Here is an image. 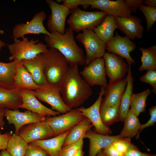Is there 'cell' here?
I'll return each mask as SVG.
<instances>
[{"mask_svg":"<svg viewBox=\"0 0 156 156\" xmlns=\"http://www.w3.org/2000/svg\"><path fill=\"white\" fill-rule=\"evenodd\" d=\"M58 86L63 100L70 108L82 105L92 94L90 86L81 76L78 65H69Z\"/></svg>","mask_w":156,"mask_h":156,"instance_id":"cell-1","label":"cell"},{"mask_svg":"<svg viewBox=\"0 0 156 156\" xmlns=\"http://www.w3.org/2000/svg\"><path fill=\"white\" fill-rule=\"evenodd\" d=\"M45 35L44 40L50 49L58 50L66 59L69 65H84L86 57L83 50L77 44L74 31L70 27L65 29L63 34L56 31Z\"/></svg>","mask_w":156,"mask_h":156,"instance_id":"cell-2","label":"cell"},{"mask_svg":"<svg viewBox=\"0 0 156 156\" xmlns=\"http://www.w3.org/2000/svg\"><path fill=\"white\" fill-rule=\"evenodd\" d=\"M42 55L44 60L43 71L47 83L58 86L68 69L67 61L55 49H48Z\"/></svg>","mask_w":156,"mask_h":156,"instance_id":"cell-3","label":"cell"},{"mask_svg":"<svg viewBox=\"0 0 156 156\" xmlns=\"http://www.w3.org/2000/svg\"><path fill=\"white\" fill-rule=\"evenodd\" d=\"M14 40L12 44L7 45L11 54L9 58L10 61L31 59L48 49L47 45L39 42L38 39L29 40L27 37H24L21 40L18 39Z\"/></svg>","mask_w":156,"mask_h":156,"instance_id":"cell-4","label":"cell"},{"mask_svg":"<svg viewBox=\"0 0 156 156\" xmlns=\"http://www.w3.org/2000/svg\"><path fill=\"white\" fill-rule=\"evenodd\" d=\"M70 14L67 22L69 27L76 32L86 29L93 30L108 14L102 11H86L78 7L71 11Z\"/></svg>","mask_w":156,"mask_h":156,"instance_id":"cell-5","label":"cell"},{"mask_svg":"<svg viewBox=\"0 0 156 156\" xmlns=\"http://www.w3.org/2000/svg\"><path fill=\"white\" fill-rule=\"evenodd\" d=\"M75 38L84 47L86 65L96 58L103 57L106 52V43L92 30H83L82 32L77 34Z\"/></svg>","mask_w":156,"mask_h":156,"instance_id":"cell-6","label":"cell"},{"mask_svg":"<svg viewBox=\"0 0 156 156\" xmlns=\"http://www.w3.org/2000/svg\"><path fill=\"white\" fill-rule=\"evenodd\" d=\"M31 91L37 99L50 105L53 110L64 114L72 109L63 100L57 85L48 83Z\"/></svg>","mask_w":156,"mask_h":156,"instance_id":"cell-7","label":"cell"},{"mask_svg":"<svg viewBox=\"0 0 156 156\" xmlns=\"http://www.w3.org/2000/svg\"><path fill=\"white\" fill-rule=\"evenodd\" d=\"M86 118L77 109H72L60 115L46 116L44 121L49 124L56 136L71 130Z\"/></svg>","mask_w":156,"mask_h":156,"instance_id":"cell-8","label":"cell"},{"mask_svg":"<svg viewBox=\"0 0 156 156\" xmlns=\"http://www.w3.org/2000/svg\"><path fill=\"white\" fill-rule=\"evenodd\" d=\"M46 18V13L41 11L36 13L29 21L25 23H21L16 25L12 30L14 39L23 38L28 34H42L50 35V32L46 29L43 24V22Z\"/></svg>","mask_w":156,"mask_h":156,"instance_id":"cell-9","label":"cell"},{"mask_svg":"<svg viewBox=\"0 0 156 156\" xmlns=\"http://www.w3.org/2000/svg\"><path fill=\"white\" fill-rule=\"evenodd\" d=\"M80 74L90 86H100L106 89L108 86L103 57L96 58L86 65Z\"/></svg>","mask_w":156,"mask_h":156,"instance_id":"cell-10","label":"cell"},{"mask_svg":"<svg viewBox=\"0 0 156 156\" xmlns=\"http://www.w3.org/2000/svg\"><path fill=\"white\" fill-rule=\"evenodd\" d=\"M49 7L51 14L48 17L47 25L51 32L56 31L63 34L65 31V22L71 11L63 4H60L53 0H46Z\"/></svg>","mask_w":156,"mask_h":156,"instance_id":"cell-11","label":"cell"},{"mask_svg":"<svg viewBox=\"0 0 156 156\" xmlns=\"http://www.w3.org/2000/svg\"><path fill=\"white\" fill-rule=\"evenodd\" d=\"M105 88L101 87L97 99L90 107L86 108L82 107L77 109L89 120L94 127L96 132L101 134L109 135L112 133V131L108 126L102 122L99 110L103 99V96L105 94Z\"/></svg>","mask_w":156,"mask_h":156,"instance_id":"cell-12","label":"cell"},{"mask_svg":"<svg viewBox=\"0 0 156 156\" xmlns=\"http://www.w3.org/2000/svg\"><path fill=\"white\" fill-rule=\"evenodd\" d=\"M103 58L109 83L123 79L127 73L128 64L122 57L112 53L105 52Z\"/></svg>","mask_w":156,"mask_h":156,"instance_id":"cell-13","label":"cell"},{"mask_svg":"<svg viewBox=\"0 0 156 156\" xmlns=\"http://www.w3.org/2000/svg\"><path fill=\"white\" fill-rule=\"evenodd\" d=\"M18 135L28 143L35 140L49 139L55 136L51 127L44 121L23 126L19 130Z\"/></svg>","mask_w":156,"mask_h":156,"instance_id":"cell-14","label":"cell"},{"mask_svg":"<svg viewBox=\"0 0 156 156\" xmlns=\"http://www.w3.org/2000/svg\"><path fill=\"white\" fill-rule=\"evenodd\" d=\"M5 116L8 123L14 125L15 128L14 133L17 135L23 126L31 123L43 121L46 117L27 110L24 112H21L18 109L13 110L5 108Z\"/></svg>","mask_w":156,"mask_h":156,"instance_id":"cell-15","label":"cell"},{"mask_svg":"<svg viewBox=\"0 0 156 156\" xmlns=\"http://www.w3.org/2000/svg\"><path fill=\"white\" fill-rule=\"evenodd\" d=\"M136 48L135 44L126 36L122 37L117 32L112 38L106 44V50L108 53H114L127 60L131 65L135 63L130 53Z\"/></svg>","mask_w":156,"mask_h":156,"instance_id":"cell-16","label":"cell"},{"mask_svg":"<svg viewBox=\"0 0 156 156\" xmlns=\"http://www.w3.org/2000/svg\"><path fill=\"white\" fill-rule=\"evenodd\" d=\"M91 9L106 12L115 18L128 17L131 14L124 0H91Z\"/></svg>","mask_w":156,"mask_h":156,"instance_id":"cell-17","label":"cell"},{"mask_svg":"<svg viewBox=\"0 0 156 156\" xmlns=\"http://www.w3.org/2000/svg\"><path fill=\"white\" fill-rule=\"evenodd\" d=\"M22 103L19 108L25 109L44 116H55L60 113L49 108L42 104L35 96L31 90H20Z\"/></svg>","mask_w":156,"mask_h":156,"instance_id":"cell-18","label":"cell"},{"mask_svg":"<svg viewBox=\"0 0 156 156\" xmlns=\"http://www.w3.org/2000/svg\"><path fill=\"white\" fill-rule=\"evenodd\" d=\"M117 28L130 40L142 38L144 28L141 25L142 20L131 15L128 17L115 18Z\"/></svg>","mask_w":156,"mask_h":156,"instance_id":"cell-19","label":"cell"},{"mask_svg":"<svg viewBox=\"0 0 156 156\" xmlns=\"http://www.w3.org/2000/svg\"><path fill=\"white\" fill-rule=\"evenodd\" d=\"M119 134L111 136L97 133L91 129L85 134L84 138L89 140V156H96L97 153L103 148L111 144L116 139L121 138Z\"/></svg>","mask_w":156,"mask_h":156,"instance_id":"cell-20","label":"cell"},{"mask_svg":"<svg viewBox=\"0 0 156 156\" xmlns=\"http://www.w3.org/2000/svg\"><path fill=\"white\" fill-rule=\"evenodd\" d=\"M21 61L37 85L40 86L48 83L43 71L44 60L42 53L38 54L31 59Z\"/></svg>","mask_w":156,"mask_h":156,"instance_id":"cell-21","label":"cell"},{"mask_svg":"<svg viewBox=\"0 0 156 156\" xmlns=\"http://www.w3.org/2000/svg\"><path fill=\"white\" fill-rule=\"evenodd\" d=\"M127 84L126 77L109 83L106 89L105 97L101 103L110 106L120 101Z\"/></svg>","mask_w":156,"mask_h":156,"instance_id":"cell-22","label":"cell"},{"mask_svg":"<svg viewBox=\"0 0 156 156\" xmlns=\"http://www.w3.org/2000/svg\"><path fill=\"white\" fill-rule=\"evenodd\" d=\"M14 80L15 88L19 90H34L39 87L21 61H19L17 64Z\"/></svg>","mask_w":156,"mask_h":156,"instance_id":"cell-23","label":"cell"},{"mask_svg":"<svg viewBox=\"0 0 156 156\" xmlns=\"http://www.w3.org/2000/svg\"><path fill=\"white\" fill-rule=\"evenodd\" d=\"M70 130L54 138L35 140L29 143L43 148L49 153L50 156H59L61 149Z\"/></svg>","mask_w":156,"mask_h":156,"instance_id":"cell-24","label":"cell"},{"mask_svg":"<svg viewBox=\"0 0 156 156\" xmlns=\"http://www.w3.org/2000/svg\"><path fill=\"white\" fill-rule=\"evenodd\" d=\"M22 103L20 90L8 89L0 86V107L17 110Z\"/></svg>","mask_w":156,"mask_h":156,"instance_id":"cell-25","label":"cell"},{"mask_svg":"<svg viewBox=\"0 0 156 156\" xmlns=\"http://www.w3.org/2000/svg\"><path fill=\"white\" fill-rule=\"evenodd\" d=\"M128 70L126 77L127 84L126 88L122 96L120 107V121L123 122L129 109L130 103L133 93L134 78L133 77L131 64L128 62Z\"/></svg>","mask_w":156,"mask_h":156,"instance_id":"cell-26","label":"cell"},{"mask_svg":"<svg viewBox=\"0 0 156 156\" xmlns=\"http://www.w3.org/2000/svg\"><path fill=\"white\" fill-rule=\"evenodd\" d=\"M117 28L115 18L107 14L102 22L92 30L106 44L114 36V31Z\"/></svg>","mask_w":156,"mask_h":156,"instance_id":"cell-27","label":"cell"},{"mask_svg":"<svg viewBox=\"0 0 156 156\" xmlns=\"http://www.w3.org/2000/svg\"><path fill=\"white\" fill-rule=\"evenodd\" d=\"M19 61H14L9 63L0 62V86L8 89H16L14 78Z\"/></svg>","mask_w":156,"mask_h":156,"instance_id":"cell-28","label":"cell"},{"mask_svg":"<svg viewBox=\"0 0 156 156\" xmlns=\"http://www.w3.org/2000/svg\"><path fill=\"white\" fill-rule=\"evenodd\" d=\"M123 122L124 126L120 134L122 137L131 139L136 136L141 125L138 116L129 109Z\"/></svg>","mask_w":156,"mask_h":156,"instance_id":"cell-29","label":"cell"},{"mask_svg":"<svg viewBox=\"0 0 156 156\" xmlns=\"http://www.w3.org/2000/svg\"><path fill=\"white\" fill-rule=\"evenodd\" d=\"M93 126L89 120L86 118L70 130L63 146L73 143L84 139L86 131Z\"/></svg>","mask_w":156,"mask_h":156,"instance_id":"cell-30","label":"cell"},{"mask_svg":"<svg viewBox=\"0 0 156 156\" xmlns=\"http://www.w3.org/2000/svg\"><path fill=\"white\" fill-rule=\"evenodd\" d=\"M120 101L110 106L102 103L100 107V113L103 123L108 126L120 121L119 113Z\"/></svg>","mask_w":156,"mask_h":156,"instance_id":"cell-31","label":"cell"},{"mask_svg":"<svg viewBox=\"0 0 156 156\" xmlns=\"http://www.w3.org/2000/svg\"><path fill=\"white\" fill-rule=\"evenodd\" d=\"M139 50L142 53L141 57L142 64L139 70H156V46L154 45L147 48L140 47Z\"/></svg>","mask_w":156,"mask_h":156,"instance_id":"cell-32","label":"cell"},{"mask_svg":"<svg viewBox=\"0 0 156 156\" xmlns=\"http://www.w3.org/2000/svg\"><path fill=\"white\" fill-rule=\"evenodd\" d=\"M29 144L15 133L9 139L6 149L12 156H25Z\"/></svg>","mask_w":156,"mask_h":156,"instance_id":"cell-33","label":"cell"},{"mask_svg":"<svg viewBox=\"0 0 156 156\" xmlns=\"http://www.w3.org/2000/svg\"><path fill=\"white\" fill-rule=\"evenodd\" d=\"M151 92L150 90L147 88L141 92L133 94L130 109L138 116L146 111V100Z\"/></svg>","mask_w":156,"mask_h":156,"instance_id":"cell-34","label":"cell"},{"mask_svg":"<svg viewBox=\"0 0 156 156\" xmlns=\"http://www.w3.org/2000/svg\"><path fill=\"white\" fill-rule=\"evenodd\" d=\"M138 9L145 17L147 23V31L149 32L156 21V7L147 6L142 3L138 6Z\"/></svg>","mask_w":156,"mask_h":156,"instance_id":"cell-35","label":"cell"},{"mask_svg":"<svg viewBox=\"0 0 156 156\" xmlns=\"http://www.w3.org/2000/svg\"><path fill=\"white\" fill-rule=\"evenodd\" d=\"M83 138L70 144L63 146L59 156H74L80 149H83Z\"/></svg>","mask_w":156,"mask_h":156,"instance_id":"cell-36","label":"cell"},{"mask_svg":"<svg viewBox=\"0 0 156 156\" xmlns=\"http://www.w3.org/2000/svg\"><path fill=\"white\" fill-rule=\"evenodd\" d=\"M131 143L130 138L121 137L115 140L112 144L116 149L123 156Z\"/></svg>","mask_w":156,"mask_h":156,"instance_id":"cell-37","label":"cell"},{"mask_svg":"<svg viewBox=\"0 0 156 156\" xmlns=\"http://www.w3.org/2000/svg\"><path fill=\"white\" fill-rule=\"evenodd\" d=\"M141 82L149 84L152 87L151 92L156 94V70H147L146 73L140 78Z\"/></svg>","mask_w":156,"mask_h":156,"instance_id":"cell-38","label":"cell"},{"mask_svg":"<svg viewBox=\"0 0 156 156\" xmlns=\"http://www.w3.org/2000/svg\"><path fill=\"white\" fill-rule=\"evenodd\" d=\"M91 1V0H63L62 2L64 5L72 11L81 5L86 9L90 5Z\"/></svg>","mask_w":156,"mask_h":156,"instance_id":"cell-39","label":"cell"},{"mask_svg":"<svg viewBox=\"0 0 156 156\" xmlns=\"http://www.w3.org/2000/svg\"><path fill=\"white\" fill-rule=\"evenodd\" d=\"M25 156H50L41 147L29 143Z\"/></svg>","mask_w":156,"mask_h":156,"instance_id":"cell-40","label":"cell"},{"mask_svg":"<svg viewBox=\"0 0 156 156\" xmlns=\"http://www.w3.org/2000/svg\"><path fill=\"white\" fill-rule=\"evenodd\" d=\"M149 113L150 117L149 120L145 123L141 124L138 135L136 136L137 138H139L141 131L144 129L150 126H153L156 122V106L154 105L149 109Z\"/></svg>","mask_w":156,"mask_h":156,"instance_id":"cell-41","label":"cell"},{"mask_svg":"<svg viewBox=\"0 0 156 156\" xmlns=\"http://www.w3.org/2000/svg\"><path fill=\"white\" fill-rule=\"evenodd\" d=\"M151 154L141 152L139 148L131 143L123 156H151Z\"/></svg>","mask_w":156,"mask_h":156,"instance_id":"cell-42","label":"cell"},{"mask_svg":"<svg viewBox=\"0 0 156 156\" xmlns=\"http://www.w3.org/2000/svg\"><path fill=\"white\" fill-rule=\"evenodd\" d=\"M144 0H125L126 5L131 13L136 14L138 6L143 3Z\"/></svg>","mask_w":156,"mask_h":156,"instance_id":"cell-43","label":"cell"},{"mask_svg":"<svg viewBox=\"0 0 156 156\" xmlns=\"http://www.w3.org/2000/svg\"><path fill=\"white\" fill-rule=\"evenodd\" d=\"M12 135L9 132L0 134V151L6 149L8 141Z\"/></svg>","mask_w":156,"mask_h":156,"instance_id":"cell-44","label":"cell"},{"mask_svg":"<svg viewBox=\"0 0 156 156\" xmlns=\"http://www.w3.org/2000/svg\"><path fill=\"white\" fill-rule=\"evenodd\" d=\"M102 150L106 156H123L116 149L112 143Z\"/></svg>","mask_w":156,"mask_h":156,"instance_id":"cell-45","label":"cell"},{"mask_svg":"<svg viewBox=\"0 0 156 156\" xmlns=\"http://www.w3.org/2000/svg\"><path fill=\"white\" fill-rule=\"evenodd\" d=\"M5 108L0 107V134L1 133V129H3L4 126L5 124V122L4 120V117H5Z\"/></svg>","mask_w":156,"mask_h":156,"instance_id":"cell-46","label":"cell"},{"mask_svg":"<svg viewBox=\"0 0 156 156\" xmlns=\"http://www.w3.org/2000/svg\"><path fill=\"white\" fill-rule=\"evenodd\" d=\"M143 3L146 6L151 7H156V0H145L144 1Z\"/></svg>","mask_w":156,"mask_h":156,"instance_id":"cell-47","label":"cell"},{"mask_svg":"<svg viewBox=\"0 0 156 156\" xmlns=\"http://www.w3.org/2000/svg\"><path fill=\"white\" fill-rule=\"evenodd\" d=\"M0 156H12L6 149L1 150L0 152Z\"/></svg>","mask_w":156,"mask_h":156,"instance_id":"cell-48","label":"cell"},{"mask_svg":"<svg viewBox=\"0 0 156 156\" xmlns=\"http://www.w3.org/2000/svg\"><path fill=\"white\" fill-rule=\"evenodd\" d=\"M84 153L82 149L79 150L74 156H84Z\"/></svg>","mask_w":156,"mask_h":156,"instance_id":"cell-49","label":"cell"},{"mask_svg":"<svg viewBox=\"0 0 156 156\" xmlns=\"http://www.w3.org/2000/svg\"><path fill=\"white\" fill-rule=\"evenodd\" d=\"M3 31L0 30V32L1 33H3ZM6 45L5 43L1 40H0V51L3 47H4Z\"/></svg>","mask_w":156,"mask_h":156,"instance_id":"cell-50","label":"cell"},{"mask_svg":"<svg viewBox=\"0 0 156 156\" xmlns=\"http://www.w3.org/2000/svg\"><path fill=\"white\" fill-rule=\"evenodd\" d=\"M96 156H106V155L103 150H102L97 153Z\"/></svg>","mask_w":156,"mask_h":156,"instance_id":"cell-51","label":"cell"},{"mask_svg":"<svg viewBox=\"0 0 156 156\" xmlns=\"http://www.w3.org/2000/svg\"><path fill=\"white\" fill-rule=\"evenodd\" d=\"M63 0H56L55 1L58 3H61L62 2H63Z\"/></svg>","mask_w":156,"mask_h":156,"instance_id":"cell-52","label":"cell"},{"mask_svg":"<svg viewBox=\"0 0 156 156\" xmlns=\"http://www.w3.org/2000/svg\"><path fill=\"white\" fill-rule=\"evenodd\" d=\"M151 156H156V155L155 154H151Z\"/></svg>","mask_w":156,"mask_h":156,"instance_id":"cell-53","label":"cell"}]
</instances>
